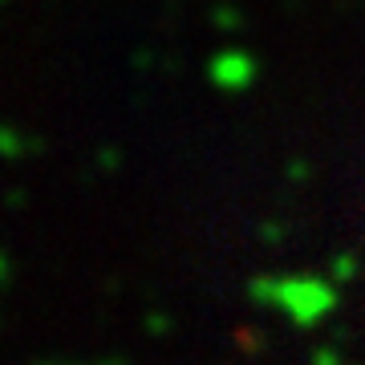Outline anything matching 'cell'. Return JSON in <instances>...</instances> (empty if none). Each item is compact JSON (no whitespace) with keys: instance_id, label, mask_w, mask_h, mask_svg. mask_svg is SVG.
<instances>
[]
</instances>
